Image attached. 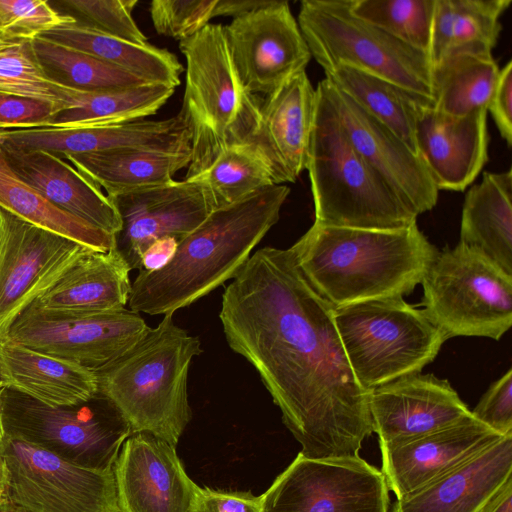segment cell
Masks as SVG:
<instances>
[{
	"label": "cell",
	"mask_w": 512,
	"mask_h": 512,
	"mask_svg": "<svg viewBox=\"0 0 512 512\" xmlns=\"http://www.w3.org/2000/svg\"><path fill=\"white\" fill-rule=\"evenodd\" d=\"M230 348L257 371L307 458L359 456L373 433L369 393L344 352L332 306L290 249L255 251L222 294Z\"/></svg>",
	"instance_id": "6da1fadb"
},
{
	"label": "cell",
	"mask_w": 512,
	"mask_h": 512,
	"mask_svg": "<svg viewBox=\"0 0 512 512\" xmlns=\"http://www.w3.org/2000/svg\"><path fill=\"white\" fill-rule=\"evenodd\" d=\"M289 193L287 185L274 184L214 209L164 265L140 270L131 284L129 310L173 314L232 280L278 222Z\"/></svg>",
	"instance_id": "7a4b0ae2"
},
{
	"label": "cell",
	"mask_w": 512,
	"mask_h": 512,
	"mask_svg": "<svg viewBox=\"0 0 512 512\" xmlns=\"http://www.w3.org/2000/svg\"><path fill=\"white\" fill-rule=\"evenodd\" d=\"M289 249L333 308L411 294L439 252L417 223L394 230L314 223Z\"/></svg>",
	"instance_id": "3957f363"
},
{
	"label": "cell",
	"mask_w": 512,
	"mask_h": 512,
	"mask_svg": "<svg viewBox=\"0 0 512 512\" xmlns=\"http://www.w3.org/2000/svg\"><path fill=\"white\" fill-rule=\"evenodd\" d=\"M202 353L198 337L175 324L173 314L117 360L96 372L98 393L132 433H150L176 447L191 420L188 375Z\"/></svg>",
	"instance_id": "277c9868"
},
{
	"label": "cell",
	"mask_w": 512,
	"mask_h": 512,
	"mask_svg": "<svg viewBox=\"0 0 512 512\" xmlns=\"http://www.w3.org/2000/svg\"><path fill=\"white\" fill-rule=\"evenodd\" d=\"M179 48L186 61L178 115L190 135L188 180L206 170L229 147L249 143L258 125L262 100L243 85L223 25L209 23L181 40Z\"/></svg>",
	"instance_id": "5b68a950"
},
{
	"label": "cell",
	"mask_w": 512,
	"mask_h": 512,
	"mask_svg": "<svg viewBox=\"0 0 512 512\" xmlns=\"http://www.w3.org/2000/svg\"><path fill=\"white\" fill-rule=\"evenodd\" d=\"M314 201V223L394 230L418 215L367 164L347 138L319 84L306 163Z\"/></svg>",
	"instance_id": "8992f818"
},
{
	"label": "cell",
	"mask_w": 512,
	"mask_h": 512,
	"mask_svg": "<svg viewBox=\"0 0 512 512\" xmlns=\"http://www.w3.org/2000/svg\"><path fill=\"white\" fill-rule=\"evenodd\" d=\"M332 314L350 367L368 391L420 373L448 340L403 297L332 307Z\"/></svg>",
	"instance_id": "52a82bcc"
},
{
	"label": "cell",
	"mask_w": 512,
	"mask_h": 512,
	"mask_svg": "<svg viewBox=\"0 0 512 512\" xmlns=\"http://www.w3.org/2000/svg\"><path fill=\"white\" fill-rule=\"evenodd\" d=\"M297 22L311 57L324 72L351 66L435 106L429 56L355 16L350 0H303Z\"/></svg>",
	"instance_id": "ba28073f"
},
{
	"label": "cell",
	"mask_w": 512,
	"mask_h": 512,
	"mask_svg": "<svg viewBox=\"0 0 512 512\" xmlns=\"http://www.w3.org/2000/svg\"><path fill=\"white\" fill-rule=\"evenodd\" d=\"M130 427L101 394L54 406L0 388V435L25 441L75 465L112 471Z\"/></svg>",
	"instance_id": "9c48e42d"
},
{
	"label": "cell",
	"mask_w": 512,
	"mask_h": 512,
	"mask_svg": "<svg viewBox=\"0 0 512 512\" xmlns=\"http://www.w3.org/2000/svg\"><path fill=\"white\" fill-rule=\"evenodd\" d=\"M421 285L423 310L447 339L499 340L512 325V275L477 248L439 251Z\"/></svg>",
	"instance_id": "30bf717a"
},
{
	"label": "cell",
	"mask_w": 512,
	"mask_h": 512,
	"mask_svg": "<svg viewBox=\"0 0 512 512\" xmlns=\"http://www.w3.org/2000/svg\"><path fill=\"white\" fill-rule=\"evenodd\" d=\"M0 511L120 512L114 474L0 435Z\"/></svg>",
	"instance_id": "8fae6325"
},
{
	"label": "cell",
	"mask_w": 512,
	"mask_h": 512,
	"mask_svg": "<svg viewBox=\"0 0 512 512\" xmlns=\"http://www.w3.org/2000/svg\"><path fill=\"white\" fill-rule=\"evenodd\" d=\"M262 512H389L381 470L360 456L307 458L298 453L261 495Z\"/></svg>",
	"instance_id": "7c38bea8"
},
{
	"label": "cell",
	"mask_w": 512,
	"mask_h": 512,
	"mask_svg": "<svg viewBox=\"0 0 512 512\" xmlns=\"http://www.w3.org/2000/svg\"><path fill=\"white\" fill-rule=\"evenodd\" d=\"M149 329L140 314L126 308L73 314L29 306L4 339L96 373L126 353Z\"/></svg>",
	"instance_id": "4fadbf2b"
},
{
	"label": "cell",
	"mask_w": 512,
	"mask_h": 512,
	"mask_svg": "<svg viewBox=\"0 0 512 512\" xmlns=\"http://www.w3.org/2000/svg\"><path fill=\"white\" fill-rule=\"evenodd\" d=\"M91 250L0 207V342L14 320Z\"/></svg>",
	"instance_id": "5bb4252c"
},
{
	"label": "cell",
	"mask_w": 512,
	"mask_h": 512,
	"mask_svg": "<svg viewBox=\"0 0 512 512\" xmlns=\"http://www.w3.org/2000/svg\"><path fill=\"white\" fill-rule=\"evenodd\" d=\"M224 32L239 77L254 95L272 94L312 58L287 1L235 17Z\"/></svg>",
	"instance_id": "9a60e30c"
},
{
	"label": "cell",
	"mask_w": 512,
	"mask_h": 512,
	"mask_svg": "<svg viewBox=\"0 0 512 512\" xmlns=\"http://www.w3.org/2000/svg\"><path fill=\"white\" fill-rule=\"evenodd\" d=\"M107 196L121 220L114 248L130 271L142 269L144 256L155 243H179L214 210L194 180H172Z\"/></svg>",
	"instance_id": "2e32d148"
},
{
	"label": "cell",
	"mask_w": 512,
	"mask_h": 512,
	"mask_svg": "<svg viewBox=\"0 0 512 512\" xmlns=\"http://www.w3.org/2000/svg\"><path fill=\"white\" fill-rule=\"evenodd\" d=\"M352 146L418 216L432 210L439 190L418 154L326 78L318 82Z\"/></svg>",
	"instance_id": "e0dca14e"
},
{
	"label": "cell",
	"mask_w": 512,
	"mask_h": 512,
	"mask_svg": "<svg viewBox=\"0 0 512 512\" xmlns=\"http://www.w3.org/2000/svg\"><path fill=\"white\" fill-rule=\"evenodd\" d=\"M120 512H193L198 485L175 447L150 433H132L113 466Z\"/></svg>",
	"instance_id": "ac0fdd59"
},
{
	"label": "cell",
	"mask_w": 512,
	"mask_h": 512,
	"mask_svg": "<svg viewBox=\"0 0 512 512\" xmlns=\"http://www.w3.org/2000/svg\"><path fill=\"white\" fill-rule=\"evenodd\" d=\"M369 410L380 447L439 430L471 413L449 381L421 373L371 390Z\"/></svg>",
	"instance_id": "d6986e66"
},
{
	"label": "cell",
	"mask_w": 512,
	"mask_h": 512,
	"mask_svg": "<svg viewBox=\"0 0 512 512\" xmlns=\"http://www.w3.org/2000/svg\"><path fill=\"white\" fill-rule=\"evenodd\" d=\"M501 435L470 415L406 441L380 447L381 472L396 499L463 464Z\"/></svg>",
	"instance_id": "ffe728a7"
},
{
	"label": "cell",
	"mask_w": 512,
	"mask_h": 512,
	"mask_svg": "<svg viewBox=\"0 0 512 512\" xmlns=\"http://www.w3.org/2000/svg\"><path fill=\"white\" fill-rule=\"evenodd\" d=\"M487 109L463 116L420 106L416 122L417 154L440 190L463 191L487 163Z\"/></svg>",
	"instance_id": "44dd1931"
},
{
	"label": "cell",
	"mask_w": 512,
	"mask_h": 512,
	"mask_svg": "<svg viewBox=\"0 0 512 512\" xmlns=\"http://www.w3.org/2000/svg\"><path fill=\"white\" fill-rule=\"evenodd\" d=\"M315 109L316 88L306 70L262 100L249 143L267 163L274 184L293 183L306 169Z\"/></svg>",
	"instance_id": "7402d4cb"
},
{
	"label": "cell",
	"mask_w": 512,
	"mask_h": 512,
	"mask_svg": "<svg viewBox=\"0 0 512 512\" xmlns=\"http://www.w3.org/2000/svg\"><path fill=\"white\" fill-rule=\"evenodd\" d=\"M512 478V435L441 477L396 499L391 512H481Z\"/></svg>",
	"instance_id": "603a6c76"
},
{
	"label": "cell",
	"mask_w": 512,
	"mask_h": 512,
	"mask_svg": "<svg viewBox=\"0 0 512 512\" xmlns=\"http://www.w3.org/2000/svg\"><path fill=\"white\" fill-rule=\"evenodd\" d=\"M0 147L11 169L57 208L114 236L120 231L108 196L63 158L45 150Z\"/></svg>",
	"instance_id": "cb8c5ba5"
},
{
	"label": "cell",
	"mask_w": 512,
	"mask_h": 512,
	"mask_svg": "<svg viewBox=\"0 0 512 512\" xmlns=\"http://www.w3.org/2000/svg\"><path fill=\"white\" fill-rule=\"evenodd\" d=\"M130 269L115 248L91 250L30 305L58 313H100L125 309Z\"/></svg>",
	"instance_id": "d4e9b609"
},
{
	"label": "cell",
	"mask_w": 512,
	"mask_h": 512,
	"mask_svg": "<svg viewBox=\"0 0 512 512\" xmlns=\"http://www.w3.org/2000/svg\"><path fill=\"white\" fill-rule=\"evenodd\" d=\"M1 387L54 406L83 403L98 393L94 372L6 339L0 342Z\"/></svg>",
	"instance_id": "484cf974"
},
{
	"label": "cell",
	"mask_w": 512,
	"mask_h": 512,
	"mask_svg": "<svg viewBox=\"0 0 512 512\" xmlns=\"http://www.w3.org/2000/svg\"><path fill=\"white\" fill-rule=\"evenodd\" d=\"M85 53L148 83L176 87L184 68L177 57L153 45H138L103 33L75 17L39 37Z\"/></svg>",
	"instance_id": "4316f807"
},
{
	"label": "cell",
	"mask_w": 512,
	"mask_h": 512,
	"mask_svg": "<svg viewBox=\"0 0 512 512\" xmlns=\"http://www.w3.org/2000/svg\"><path fill=\"white\" fill-rule=\"evenodd\" d=\"M512 275V171L484 172L464 197L460 241Z\"/></svg>",
	"instance_id": "83f0119b"
},
{
	"label": "cell",
	"mask_w": 512,
	"mask_h": 512,
	"mask_svg": "<svg viewBox=\"0 0 512 512\" xmlns=\"http://www.w3.org/2000/svg\"><path fill=\"white\" fill-rule=\"evenodd\" d=\"M511 0H435L429 59L432 66L454 53L491 55Z\"/></svg>",
	"instance_id": "f1b7e54d"
},
{
	"label": "cell",
	"mask_w": 512,
	"mask_h": 512,
	"mask_svg": "<svg viewBox=\"0 0 512 512\" xmlns=\"http://www.w3.org/2000/svg\"><path fill=\"white\" fill-rule=\"evenodd\" d=\"M107 195L170 182L187 168L190 152L151 149H118L62 156Z\"/></svg>",
	"instance_id": "f546056e"
},
{
	"label": "cell",
	"mask_w": 512,
	"mask_h": 512,
	"mask_svg": "<svg viewBox=\"0 0 512 512\" xmlns=\"http://www.w3.org/2000/svg\"><path fill=\"white\" fill-rule=\"evenodd\" d=\"M324 73L333 86L388 127L417 154L418 110L420 106L432 104L384 78L351 66L337 65Z\"/></svg>",
	"instance_id": "4dcf8cb0"
},
{
	"label": "cell",
	"mask_w": 512,
	"mask_h": 512,
	"mask_svg": "<svg viewBox=\"0 0 512 512\" xmlns=\"http://www.w3.org/2000/svg\"><path fill=\"white\" fill-rule=\"evenodd\" d=\"M500 68L492 54L454 53L432 66L435 108L452 116L487 109Z\"/></svg>",
	"instance_id": "1f68e13d"
},
{
	"label": "cell",
	"mask_w": 512,
	"mask_h": 512,
	"mask_svg": "<svg viewBox=\"0 0 512 512\" xmlns=\"http://www.w3.org/2000/svg\"><path fill=\"white\" fill-rule=\"evenodd\" d=\"M0 207L36 226L96 251L115 247V236L62 211L23 181L9 166L0 147Z\"/></svg>",
	"instance_id": "d6a6232c"
},
{
	"label": "cell",
	"mask_w": 512,
	"mask_h": 512,
	"mask_svg": "<svg viewBox=\"0 0 512 512\" xmlns=\"http://www.w3.org/2000/svg\"><path fill=\"white\" fill-rule=\"evenodd\" d=\"M175 88L147 83L136 87L85 91L77 106L50 118L43 127L106 126L154 115L174 94Z\"/></svg>",
	"instance_id": "836d02e7"
},
{
	"label": "cell",
	"mask_w": 512,
	"mask_h": 512,
	"mask_svg": "<svg viewBox=\"0 0 512 512\" xmlns=\"http://www.w3.org/2000/svg\"><path fill=\"white\" fill-rule=\"evenodd\" d=\"M85 91L51 78L38 61L32 41L17 42L0 50V93L49 105L55 115L77 106Z\"/></svg>",
	"instance_id": "e575fe53"
},
{
	"label": "cell",
	"mask_w": 512,
	"mask_h": 512,
	"mask_svg": "<svg viewBox=\"0 0 512 512\" xmlns=\"http://www.w3.org/2000/svg\"><path fill=\"white\" fill-rule=\"evenodd\" d=\"M188 180L202 186L213 209L274 185L267 163L250 143L229 147L206 170Z\"/></svg>",
	"instance_id": "d590c367"
},
{
	"label": "cell",
	"mask_w": 512,
	"mask_h": 512,
	"mask_svg": "<svg viewBox=\"0 0 512 512\" xmlns=\"http://www.w3.org/2000/svg\"><path fill=\"white\" fill-rule=\"evenodd\" d=\"M32 46L47 74L71 88L83 91H105L148 83L95 57L45 39H34Z\"/></svg>",
	"instance_id": "8d00e7d4"
},
{
	"label": "cell",
	"mask_w": 512,
	"mask_h": 512,
	"mask_svg": "<svg viewBox=\"0 0 512 512\" xmlns=\"http://www.w3.org/2000/svg\"><path fill=\"white\" fill-rule=\"evenodd\" d=\"M434 6L435 0H350L355 16L427 55Z\"/></svg>",
	"instance_id": "74e56055"
},
{
	"label": "cell",
	"mask_w": 512,
	"mask_h": 512,
	"mask_svg": "<svg viewBox=\"0 0 512 512\" xmlns=\"http://www.w3.org/2000/svg\"><path fill=\"white\" fill-rule=\"evenodd\" d=\"M74 17L63 15L42 0H0V39L33 41L42 33Z\"/></svg>",
	"instance_id": "f35d334b"
},
{
	"label": "cell",
	"mask_w": 512,
	"mask_h": 512,
	"mask_svg": "<svg viewBox=\"0 0 512 512\" xmlns=\"http://www.w3.org/2000/svg\"><path fill=\"white\" fill-rule=\"evenodd\" d=\"M81 17L78 20L103 33L125 41L147 45V37L137 26L132 11L137 0H63Z\"/></svg>",
	"instance_id": "ab89813d"
},
{
	"label": "cell",
	"mask_w": 512,
	"mask_h": 512,
	"mask_svg": "<svg viewBox=\"0 0 512 512\" xmlns=\"http://www.w3.org/2000/svg\"><path fill=\"white\" fill-rule=\"evenodd\" d=\"M216 4L217 0H154L149 11L158 34L181 41L209 24Z\"/></svg>",
	"instance_id": "60d3db41"
},
{
	"label": "cell",
	"mask_w": 512,
	"mask_h": 512,
	"mask_svg": "<svg viewBox=\"0 0 512 512\" xmlns=\"http://www.w3.org/2000/svg\"><path fill=\"white\" fill-rule=\"evenodd\" d=\"M471 414L499 435H512L511 368L490 385Z\"/></svg>",
	"instance_id": "b9f144b4"
},
{
	"label": "cell",
	"mask_w": 512,
	"mask_h": 512,
	"mask_svg": "<svg viewBox=\"0 0 512 512\" xmlns=\"http://www.w3.org/2000/svg\"><path fill=\"white\" fill-rule=\"evenodd\" d=\"M54 115L43 102L0 93V131L43 127Z\"/></svg>",
	"instance_id": "7bdbcfd3"
},
{
	"label": "cell",
	"mask_w": 512,
	"mask_h": 512,
	"mask_svg": "<svg viewBox=\"0 0 512 512\" xmlns=\"http://www.w3.org/2000/svg\"><path fill=\"white\" fill-rule=\"evenodd\" d=\"M193 512H262L261 496L198 487Z\"/></svg>",
	"instance_id": "ee69618b"
},
{
	"label": "cell",
	"mask_w": 512,
	"mask_h": 512,
	"mask_svg": "<svg viewBox=\"0 0 512 512\" xmlns=\"http://www.w3.org/2000/svg\"><path fill=\"white\" fill-rule=\"evenodd\" d=\"M494 123L506 144H512V61L500 69L487 106Z\"/></svg>",
	"instance_id": "f6af8a7d"
},
{
	"label": "cell",
	"mask_w": 512,
	"mask_h": 512,
	"mask_svg": "<svg viewBox=\"0 0 512 512\" xmlns=\"http://www.w3.org/2000/svg\"><path fill=\"white\" fill-rule=\"evenodd\" d=\"M273 1L274 0H217L214 17L231 16L235 18L256 9L269 6Z\"/></svg>",
	"instance_id": "bcb514c9"
},
{
	"label": "cell",
	"mask_w": 512,
	"mask_h": 512,
	"mask_svg": "<svg viewBox=\"0 0 512 512\" xmlns=\"http://www.w3.org/2000/svg\"><path fill=\"white\" fill-rule=\"evenodd\" d=\"M481 512H512V478L500 488Z\"/></svg>",
	"instance_id": "7dc6e473"
},
{
	"label": "cell",
	"mask_w": 512,
	"mask_h": 512,
	"mask_svg": "<svg viewBox=\"0 0 512 512\" xmlns=\"http://www.w3.org/2000/svg\"><path fill=\"white\" fill-rule=\"evenodd\" d=\"M13 43H17V42H7V41H4V40L0 39V50L4 49L7 46L12 45Z\"/></svg>",
	"instance_id": "c3c4849f"
},
{
	"label": "cell",
	"mask_w": 512,
	"mask_h": 512,
	"mask_svg": "<svg viewBox=\"0 0 512 512\" xmlns=\"http://www.w3.org/2000/svg\"><path fill=\"white\" fill-rule=\"evenodd\" d=\"M0 495H1V483H0Z\"/></svg>",
	"instance_id": "681fc988"
},
{
	"label": "cell",
	"mask_w": 512,
	"mask_h": 512,
	"mask_svg": "<svg viewBox=\"0 0 512 512\" xmlns=\"http://www.w3.org/2000/svg\"><path fill=\"white\" fill-rule=\"evenodd\" d=\"M0 512H5V511H0Z\"/></svg>",
	"instance_id": "f907efd6"
}]
</instances>
